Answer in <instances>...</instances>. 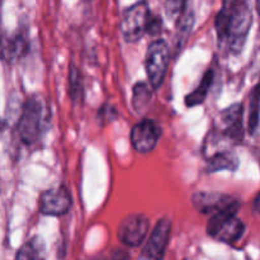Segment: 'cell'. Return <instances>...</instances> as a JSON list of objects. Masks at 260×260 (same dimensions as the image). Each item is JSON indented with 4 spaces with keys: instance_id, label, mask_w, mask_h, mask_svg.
I'll return each mask as SVG.
<instances>
[{
    "instance_id": "obj_25",
    "label": "cell",
    "mask_w": 260,
    "mask_h": 260,
    "mask_svg": "<svg viewBox=\"0 0 260 260\" xmlns=\"http://www.w3.org/2000/svg\"><path fill=\"white\" fill-rule=\"evenodd\" d=\"M0 129H2V121H0Z\"/></svg>"
},
{
    "instance_id": "obj_4",
    "label": "cell",
    "mask_w": 260,
    "mask_h": 260,
    "mask_svg": "<svg viewBox=\"0 0 260 260\" xmlns=\"http://www.w3.org/2000/svg\"><path fill=\"white\" fill-rule=\"evenodd\" d=\"M170 63V50L164 40H155L149 45L145 58L147 79L152 89H160Z\"/></svg>"
},
{
    "instance_id": "obj_6",
    "label": "cell",
    "mask_w": 260,
    "mask_h": 260,
    "mask_svg": "<svg viewBox=\"0 0 260 260\" xmlns=\"http://www.w3.org/2000/svg\"><path fill=\"white\" fill-rule=\"evenodd\" d=\"M150 221L142 213H132L119 222L117 238L123 245L137 248L144 243L149 234Z\"/></svg>"
},
{
    "instance_id": "obj_20",
    "label": "cell",
    "mask_w": 260,
    "mask_h": 260,
    "mask_svg": "<svg viewBox=\"0 0 260 260\" xmlns=\"http://www.w3.org/2000/svg\"><path fill=\"white\" fill-rule=\"evenodd\" d=\"M187 0H165V13L172 20H177L185 10Z\"/></svg>"
},
{
    "instance_id": "obj_3",
    "label": "cell",
    "mask_w": 260,
    "mask_h": 260,
    "mask_svg": "<svg viewBox=\"0 0 260 260\" xmlns=\"http://www.w3.org/2000/svg\"><path fill=\"white\" fill-rule=\"evenodd\" d=\"M239 211H221L211 215L207 223V234L215 240L225 244H234L243 238L245 225L238 217Z\"/></svg>"
},
{
    "instance_id": "obj_22",
    "label": "cell",
    "mask_w": 260,
    "mask_h": 260,
    "mask_svg": "<svg viewBox=\"0 0 260 260\" xmlns=\"http://www.w3.org/2000/svg\"><path fill=\"white\" fill-rule=\"evenodd\" d=\"M112 260H129V254L126 250L118 249V250H114L113 254H112Z\"/></svg>"
},
{
    "instance_id": "obj_5",
    "label": "cell",
    "mask_w": 260,
    "mask_h": 260,
    "mask_svg": "<svg viewBox=\"0 0 260 260\" xmlns=\"http://www.w3.org/2000/svg\"><path fill=\"white\" fill-rule=\"evenodd\" d=\"M151 15L149 5L145 2H140L128 8L124 12L119 24L124 41L134 43L147 35V27Z\"/></svg>"
},
{
    "instance_id": "obj_16",
    "label": "cell",
    "mask_w": 260,
    "mask_h": 260,
    "mask_svg": "<svg viewBox=\"0 0 260 260\" xmlns=\"http://www.w3.org/2000/svg\"><path fill=\"white\" fill-rule=\"evenodd\" d=\"M68 93L74 104H80L84 101V78L76 66L71 65L68 76Z\"/></svg>"
},
{
    "instance_id": "obj_7",
    "label": "cell",
    "mask_w": 260,
    "mask_h": 260,
    "mask_svg": "<svg viewBox=\"0 0 260 260\" xmlns=\"http://www.w3.org/2000/svg\"><path fill=\"white\" fill-rule=\"evenodd\" d=\"M172 234V221L164 217L157 221L141 251V260H162Z\"/></svg>"
},
{
    "instance_id": "obj_26",
    "label": "cell",
    "mask_w": 260,
    "mask_h": 260,
    "mask_svg": "<svg viewBox=\"0 0 260 260\" xmlns=\"http://www.w3.org/2000/svg\"><path fill=\"white\" fill-rule=\"evenodd\" d=\"M187 260H188V259H187Z\"/></svg>"
},
{
    "instance_id": "obj_23",
    "label": "cell",
    "mask_w": 260,
    "mask_h": 260,
    "mask_svg": "<svg viewBox=\"0 0 260 260\" xmlns=\"http://www.w3.org/2000/svg\"><path fill=\"white\" fill-rule=\"evenodd\" d=\"M258 203H259V196H256L254 200V212H258Z\"/></svg>"
},
{
    "instance_id": "obj_12",
    "label": "cell",
    "mask_w": 260,
    "mask_h": 260,
    "mask_svg": "<svg viewBox=\"0 0 260 260\" xmlns=\"http://www.w3.org/2000/svg\"><path fill=\"white\" fill-rule=\"evenodd\" d=\"M28 50V36L24 32L4 35L0 37V60L13 63L25 55Z\"/></svg>"
},
{
    "instance_id": "obj_21",
    "label": "cell",
    "mask_w": 260,
    "mask_h": 260,
    "mask_svg": "<svg viewBox=\"0 0 260 260\" xmlns=\"http://www.w3.org/2000/svg\"><path fill=\"white\" fill-rule=\"evenodd\" d=\"M116 118H117L116 108H113V107L109 106V104H106V106H103L101 109H99L98 121L102 122V123H107V122H111Z\"/></svg>"
},
{
    "instance_id": "obj_17",
    "label": "cell",
    "mask_w": 260,
    "mask_h": 260,
    "mask_svg": "<svg viewBox=\"0 0 260 260\" xmlns=\"http://www.w3.org/2000/svg\"><path fill=\"white\" fill-rule=\"evenodd\" d=\"M178 20H179V25H178L177 36H175V50H177L175 53H178V51L182 50L185 41L189 37L190 30H192L193 27V22H194V18H193L192 13H188L184 10L183 14L178 18Z\"/></svg>"
},
{
    "instance_id": "obj_24",
    "label": "cell",
    "mask_w": 260,
    "mask_h": 260,
    "mask_svg": "<svg viewBox=\"0 0 260 260\" xmlns=\"http://www.w3.org/2000/svg\"><path fill=\"white\" fill-rule=\"evenodd\" d=\"M223 4H231V3H234L235 0H222Z\"/></svg>"
},
{
    "instance_id": "obj_18",
    "label": "cell",
    "mask_w": 260,
    "mask_h": 260,
    "mask_svg": "<svg viewBox=\"0 0 260 260\" xmlns=\"http://www.w3.org/2000/svg\"><path fill=\"white\" fill-rule=\"evenodd\" d=\"M259 127V88L255 85L250 93L249 101V116H248V132L255 135Z\"/></svg>"
},
{
    "instance_id": "obj_14",
    "label": "cell",
    "mask_w": 260,
    "mask_h": 260,
    "mask_svg": "<svg viewBox=\"0 0 260 260\" xmlns=\"http://www.w3.org/2000/svg\"><path fill=\"white\" fill-rule=\"evenodd\" d=\"M213 80H215V70L213 69H208L205 73V75L202 76V79H201V83L198 84L197 88L185 96V106L188 108H193V107H197L200 104H202L206 101V98H207L208 93H210V89L212 86Z\"/></svg>"
},
{
    "instance_id": "obj_10",
    "label": "cell",
    "mask_w": 260,
    "mask_h": 260,
    "mask_svg": "<svg viewBox=\"0 0 260 260\" xmlns=\"http://www.w3.org/2000/svg\"><path fill=\"white\" fill-rule=\"evenodd\" d=\"M73 206V197L66 187L50 188L40 198V212L45 216L60 217L66 215Z\"/></svg>"
},
{
    "instance_id": "obj_9",
    "label": "cell",
    "mask_w": 260,
    "mask_h": 260,
    "mask_svg": "<svg viewBox=\"0 0 260 260\" xmlns=\"http://www.w3.org/2000/svg\"><path fill=\"white\" fill-rule=\"evenodd\" d=\"M162 129L154 119H142L131 129V144L140 154H149L159 144Z\"/></svg>"
},
{
    "instance_id": "obj_8",
    "label": "cell",
    "mask_w": 260,
    "mask_h": 260,
    "mask_svg": "<svg viewBox=\"0 0 260 260\" xmlns=\"http://www.w3.org/2000/svg\"><path fill=\"white\" fill-rule=\"evenodd\" d=\"M193 207L205 215H213L221 211H239L240 203L236 198L229 194L216 192H198L192 197Z\"/></svg>"
},
{
    "instance_id": "obj_2",
    "label": "cell",
    "mask_w": 260,
    "mask_h": 260,
    "mask_svg": "<svg viewBox=\"0 0 260 260\" xmlns=\"http://www.w3.org/2000/svg\"><path fill=\"white\" fill-rule=\"evenodd\" d=\"M45 104L38 96L28 99L23 107L17 129L24 145H35L45 131Z\"/></svg>"
},
{
    "instance_id": "obj_19",
    "label": "cell",
    "mask_w": 260,
    "mask_h": 260,
    "mask_svg": "<svg viewBox=\"0 0 260 260\" xmlns=\"http://www.w3.org/2000/svg\"><path fill=\"white\" fill-rule=\"evenodd\" d=\"M151 99V90L146 83H137L134 88V108L136 112H142L147 106Z\"/></svg>"
},
{
    "instance_id": "obj_1",
    "label": "cell",
    "mask_w": 260,
    "mask_h": 260,
    "mask_svg": "<svg viewBox=\"0 0 260 260\" xmlns=\"http://www.w3.org/2000/svg\"><path fill=\"white\" fill-rule=\"evenodd\" d=\"M251 9L246 0H235L223 4L215 20L216 33L221 46H228L234 55L241 52L250 30Z\"/></svg>"
},
{
    "instance_id": "obj_15",
    "label": "cell",
    "mask_w": 260,
    "mask_h": 260,
    "mask_svg": "<svg viewBox=\"0 0 260 260\" xmlns=\"http://www.w3.org/2000/svg\"><path fill=\"white\" fill-rule=\"evenodd\" d=\"M15 260H46L45 244L40 238L29 239L18 250Z\"/></svg>"
},
{
    "instance_id": "obj_11",
    "label": "cell",
    "mask_w": 260,
    "mask_h": 260,
    "mask_svg": "<svg viewBox=\"0 0 260 260\" xmlns=\"http://www.w3.org/2000/svg\"><path fill=\"white\" fill-rule=\"evenodd\" d=\"M244 108L241 103L231 104L220 113L222 135L234 144H240L244 139Z\"/></svg>"
},
{
    "instance_id": "obj_13",
    "label": "cell",
    "mask_w": 260,
    "mask_h": 260,
    "mask_svg": "<svg viewBox=\"0 0 260 260\" xmlns=\"http://www.w3.org/2000/svg\"><path fill=\"white\" fill-rule=\"evenodd\" d=\"M239 168V159L235 152L230 150H223L213 154L212 156L208 157L207 160V169L208 173H217L228 170V172H235Z\"/></svg>"
}]
</instances>
